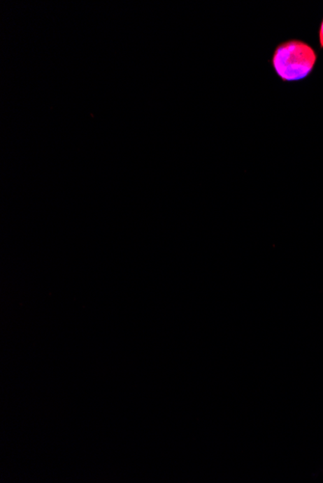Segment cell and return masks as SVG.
I'll return each instance as SVG.
<instances>
[{
    "label": "cell",
    "instance_id": "cell-1",
    "mask_svg": "<svg viewBox=\"0 0 323 483\" xmlns=\"http://www.w3.org/2000/svg\"><path fill=\"white\" fill-rule=\"evenodd\" d=\"M317 61V54L314 47L295 39L278 45L271 58L274 72L285 82L305 80L314 70Z\"/></svg>",
    "mask_w": 323,
    "mask_h": 483
},
{
    "label": "cell",
    "instance_id": "cell-2",
    "mask_svg": "<svg viewBox=\"0 0 323 483\" xmlns=\"http://www.w3.org/2000/svg\"><path fill=\"white\" fill-rule=\"evenodd\" d=\"M320 47L323 50V20L320 25L319 30Z\"/></svg>",
    "mask_w": 323,
    "mask_h": 483
}]
</instances>
